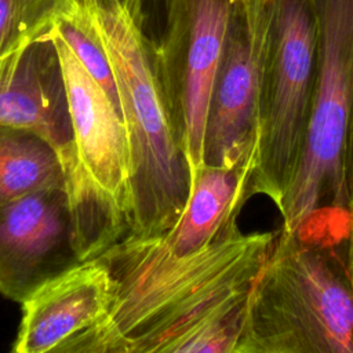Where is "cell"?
Listing matches in <instances>:
<instances>
[{
	"label": "cell",
	"instance_id": "6da1fadb",
	"mask_svg": "<svg viewBox=\"0 0 353 353\" xmlns=\"http://www.w3.org/2000/svg\"><path fill=\"white\" fill-rule=\"evenodd\" d=\"M276 232L243 233L175 255L161 236H127L99 258L113 281L108 312L59 353H237L254 283Z\"/></svg>",
	"mask_w": 353,
	"mask_h": 353
},
{
	"label": "cell",
	"instance_id": "7a4b0ae2",
	"mask_svg": "<svg viewBox=\"0 0 353 353\" xmlns=\"http://www.w3.org/2000/svg\"><path fill=\"white\" fill-rule=\"evenodd\" d=\"M237 353H353V222L277 230Z\"/></svg>",
	"mask_w": 353,
	"mask_h": 353
},
{
	"label": "cell",
	"instance_id": "3957f363",
	"mask_svg": "<svg viewBox=\"0 0 353 353\" xmlns=\"http://www.w3.org/2000/svg\"><path fill=\"white\" fill-rule=\"evenodd\" d=\"M84 1L112 65L127 131V236H163L186 205L192 167L161 81L156 46L119 0Z\"/></svg>",
	"mask_w": 353,
	"mask_h": 353
},
{
	"label": "cell",
	"instance_id": "277c9868",
	"mask_svg": "<svg viewBox=\"0 0 353 353\" xmlns=\"http://www.w3.org/2000/svg\"><path fill=\"white\" fill-rule=\"evenodd\" d=\"M73 128L66 193L79 258L92 259L128 234L130 153L125 124L102 87L51 30Z\"/></svg>",
	"mask_w": 353,
	"mask_h": 353
},
{
	"label": "cell",
	"instance_id": "5b68a950",
	"mask_svg": "<svg viewBox=\"0 0 353 353\" xmlns=\"http://www.w3.org/2000/svg\"><path fill=\"white\" fill-rule=\"evenodd\" d=\"M319 66L305 148L277 208L280 233L317 218L352 219L346 145L353 116V0H313Z\"/></svg>",
	"mask_w": 353,
	"mask_h": 353
},
{
	"label": "cell",
	"instance_id": "8992f818",
	"mask_svg": "<svg viewBox=\"0 0 353 353\" xmlns=\"http://www.w3.org/2000/svg\"><path fill=\"white\" fill-rule=\"evenodd\" d=\"M319 36L313 0H268L258 142L250 194L277 208L295 176L317 80Z\"/></svg>",
	"mask_w": 353,
	"mask_h": 353
},
{
	"label": "cell",
	"instance_id": "52a82bcc",
	"mask_svg": "<svg viewBox=\"0 0 353 353\" xmlns=\"http://www.w3.org/2000/svg\"><path fill=\"white\" fill-rule=\"evenodd\" d=\"M268 0H234L210 95L203 164L254 170Z\"/></svg>",
	"mask_w": 353,
	"mask_h": 353
},
{
	"label": "cell",
	"instance_id": "ba28073f",
	"mask_svg": "<svg viewBox=\"0 0 353 353\" xmlns=\"http://www.w3.org/2000/svg\"><path fill=\"white\" fill-rule=\"evenodd\" d=\"M234 0H174L156 47L161 81L192 174L203 164L212 83Z\"/></svg>",
	"mask_w": 353,
	"mask_h": 353
},
{
	"label": "cell",
	"instance_id": "9c48e42d",
	"mask_svg": "<svg viewBox=\"0 0 353 353\" xmlns=\"http://www.w3.org/2000/svg\"><path fill=\"white\" fill-rule=\"evenodd\" d=\"M65 188L36 190L0 205V294L22 303L80 263Z\"/></svg>",
	"mask_w": 353,
	"mask_h": 353
},
{
	"label": "cell",
	"instance_id": "30bf717a",
	"mask_svg": "<svg viewBox=\"0 0 353 353\" xmlns=\"http://www.w3.org/2000/svg\"><path fill=\"white\" fill-rule=\"evenodd\" d=\"M0 124L43 137L58 152L66 174L72 163L73 128L51 32L0 58Z\"/></svg>",
	"mask_w": 353,
	"mask_h": 353
},
{
	"label": "cell",
	"instance_id": "8fae6325",
	"mask_svg": "<svg viewBox=\"0 0 353 353\" xmlns=\"http://www.w3.org/2000/svg\"><path fill=\"white\" fill-rule=\"evenodd\" d=\"M113 281L99 258L83 261L34 290L21 305L12 353H59L109 309Z\"/></svg>",
	"mask_w": 353,
	"mask_h": 353
},
{
	"label": "cell",
	"instance_id": "7c38bea8",
	"mask_svg": "<svg viewBox=\"0 0 353 353\" xmlns=\"http://www.w3.org/2000/svg\"><path fill=\"white\" fill-rule=\"evenodd\" d=\"M251 175L245 165L201 164L196 168L183 211L161 236L167 248L175 255L196 252L236 223L244 203L251 199Z\"/></svg>",
	"mask_w": 353,
	"mask_h": 353
},
{
	"label": "cell",
	"instance_id": "4fadbf2b",
	"mask_svg": "<svg viewBox=\"0 0 353 353\" xmlns=\"http://www.w3.org/2000/svg\"><path fill=\"white\" fill-rule=\"evenodd\" d=\"M47 188L66 189L58 152L30 130L0 124V205Z\"/></svg>",
	"mask_w": 353,
	"mask_h": 353
},
{
	"label": "cell",
	"instance_id": "5bb4252c",
	"mask_svg": "<svg viewBox=\"0 0 353 353\" xmlns=\"http://www.w3.org/2000/svg\"><path fill=\"white\" fill-rule=\"evenodd\" d=\"M55 30L74 52L90 76L108 94L112 103L121 114L120 98L112 65L94 15L85 1L79 0L74 8L57 22Z\"/></svg>",
	"mask_w": 353,
	"mask_h": 353
},
{
	"label": "cell",
	"instance_id": "9a60e30c",
	"mask_svg": "<svg viewBox=\"0 0 353 353\" xmlns=\"http://www.w3.org/2000/svg\"><path fill=\"white\" fill-rule=\"evenodd\" d=\"M79 0H0V58L48 34Z\"/></svg>",
	"mask_w": 353,
	"mask_h": 353
},
{
	"label": "cell",
	"instance_id": "2e32d148",
	"mask_svg": "<svg viewBox=\"0 0 353 353\" xmlns=\"http://www.w3.org/2000/svg\"><path fill=\"white\" fill-rule=\"evenodd\" d=\"M157 47L167 30L174 0H119Z\"/></svg>",
	"mask_w": 353,
	"mask_h": 353
},
{
	"label": "cell",
	"instance_id": "e0dca14e",
	"mask_svg": "<svg viewBox=\"0 0 353 353\" xmlns=\"http://www.w3.org/2000/svg\"><path fill=\"white\" fill-rule=\"evenodd\" d=\"M346 185L349 194V210L353 218V116L350 120L347 145H346Z\"/></svg>",
	"mask_w": 353,
	"mask_h": 353
}]
</instances>
